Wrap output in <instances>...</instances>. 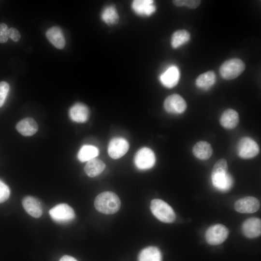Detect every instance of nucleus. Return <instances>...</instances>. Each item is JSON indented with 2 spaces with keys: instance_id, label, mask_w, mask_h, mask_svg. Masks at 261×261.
<instances>
[{
  "instance_id": "obj_1",
  "label": "nucleus",
  "mask_w": 261,
  "mask_h": 261,
  "mask_svg": "<svg viewBox=\"0 0 261 261\" xmlns=\"http://www.w3.org/2000/svg\"><path fill=\"white\" fill-rule=\"evenodd\" d=\"M121 205L118 196L112 191H104L99 194L95 198L94 206L96 209L107 215L117 212Z\"/></svg>"
},
{
  "instance_id": "obj_2",
  "label": "nucleus",
  "mask_w": 261,
  "mask_h": 261,
  "mask_svg": "<svg viewBox=\"0 0 261 261\" xmlns=\"http://www.w3.org/2000/svg\"><path fill=\"white\" fill-rule=\"evenodd\" d=\"M150 210L153 215L163 222L172 223L175 219L176 215L173 209L161 199L152 200L150 203Z\"/></svg>"
},
{
  "instance_id": "obj_3",
  "label": "nucleus",
  "mask_w": 261,
  "mask_h": 261,
  "mask_svg": "<svg viewBox=\"0 0 261 261\" xmlns=\"http://www.w3.org/2000/svg\"><path fill=\"white\" fill-rule=\"evenodd\" d=\"M245 68V64L241 59L232 58L225 61L220 66L219 72L223 78L232 80L239 76Z\"/></svg>"
},
{
  "instance_id": "obj_4",
  "label": "nucleus",
  "mask_w": 261,
  "mask_h": 261,
  "mask_svg": "<svg viewBox=\"0 0 261 261\" xmlns=\"http://www.w3.org/2000/svg\"><path fill=\"white\" fill-rule=\"evenodd\" d=\"M228 235L229 230L225 226L217 224L207 229L205 233V238L208 244L217 246L224 242Z\"/></svg>"
},
{
  "instance_id": "obj_5",
  "label": "nucleus",
  "mask_w": 261,
  "mask_h": 261,
  "mask_svg": "<svg viewBox=\"0 0 261 261\" xmlns=\"http://www.w3.org/2000/svg\"><path fill=\"white\" fill-rule=\"evenodd\" d=\"M237 151L241 158L250 159L258 155L260 148L258 144L253 139L249 137H244L238 143Z\"/></svg>"
},
{
  "instance_id": "obj_6",
  "label": "nucleus",
  "mask_w": 261,
  "mask_h": 261,
  "mask_svg": "<svg viewBox=\"0 0 261 261\" xmlns=\"http://www.w3.org/2000/svg\"><path fill=\"white\" fill-rule=\"evenodd\" d=\"M134 162L135 166L139 170L149 169L155 165V155L150 148L146 147H143L136 153Z\"/></svg>"
},
{
  "instance_id": "obj_7",
  "label": "nucleus",
  "mask_w": 261,
  "mask_h": 261,
  "mask_svg": "<svg viewBox=\"0 0 261 261\" xmlns=\"http://www.w3.org/2000/svg\"><path fill=\"white\" fill-rule=\"evenodd\" d=\"M52 219L58 223H67L72 220L75 217L73 209L66 203L58 204L49 210Z\"/></svg>"
},
{
  "instance_id": "obj_8",
  "label": "nucleus",
  "mask_w": 261,
  "mask_h": 261,
  "mask_svg": "<svg viewBox=\"0 0 261 261\" xmlns=\"http://www.w3.org/2000/svg\"><path fill=\"white\" fill-rule=\"evenodd\" d=\"M187 107L185 100L177 94L168 96L163 103V107L166 112L171 114H182L186 111Z\"/></svg>"
},
{
  "instance_id": "obj_9",
  "label": "nucleus",
  "mask_w": 261,
  "mask_h": 261,
  "mask_svg": "<svg viewBox=\"0 0 261 261\" xmlns=\"http://www.w3.org/2000/svg\"><path fill=\"white\" fill-rule=\"evenodd\" d=\"M129 148L128 141L121 137L112 139L109 143L108 153L113 159H118L124 155Z\"/></svg>"
},
{
  "instance_id": "obj_10",
  "label": "nucleus",
  "mask_w": 261,
  "mask_h": 261,
  "mask_svg": "<svg viewBox=\"0 0 261 261\" xmlns=\"http://www.w3.org/2000/svg\"><path fill=\"white\" fill-rule=\"evenodd\" d=\"M258 199L252 196H246L237 200L234 203L235 210L241 213H253L260 208Z\"/></svg>"
},
{
  "instance_id": "obj_11",
  "label": "nucleus",
  "mask_w": 261,
  "mask_h": 261,
  "mask_svg": "<svg viewBox=\"0 0 261 261\" xmlns=\"http://www.w3.org/2000/svg\"><path fill=\"white\" fill-rule=\"evenodd\" d=\"M180 72L175 65L168 67L159 76L161 84L169 88L175 87L178 84Z\"/></svg>"
},
{
  "instance_id": "obj_12",
  "label": "nucleus",
  "mask_w": 261,
  "mask_h": 261,
  "mask_svg": "<svg viewBox=\"0 0 261 261\" xmlns=\"http://www.w3.org/2000/svg\"><path fill=\"white\" fill-rule=\"evenodd\" d=\"M211 180L213 186L223 192L229 191L233 185L232 177L228 172L211 173Z\"/></svg>"
},
{
  "instance_id": "obj_13",
  "label": "nucleus",
  "mask_w": 261,
  "mask_h": 261,
  "mask_svg": "<svg viewBox=\"0 0 261 261\" xmlns=\"http://www.w3.org/2000/svg\"><path fill=\"white\" fill-rule=\"evenodd\" d=\"M244 235L249 238H254L261 235V220L257 218H250L246 219L242 225Z\"/></svg>"
},
{
  "instance_id": "obj_14",
  "label": "nucleus",
  "mask_w": 261,
  "mask_h": 261,
  "mask_svg": "<svg viewBox=\"0 0 261 261\" xmlns=\"http://www.w3.org/2000/svg\"><path fill=\"white\" fill-rule=\"evenodd\" d=\"M131 8L138 15L149 16L156 10L154 1L152 0H135L131 3Z\"/></svg>"
},
{
  "instance_id": "obj_15",
  "label": "nucleus",
  "mask_w": 261,
  "mask_h": 261,
  "mask_svg": "<svg viewBox=\"0 0 261 261\" xmlns=\"http://www.w3.org/2000/svg\"><path fill=\"white\" fill-rule=\"evenodd\" d=\"M219 122L223 128L229 130L233 129L239 124L238 113L232 109H227L221 114Z\"/></svg>"
},
{
  "instance_id": "obj_16",
  "label": "nucleus",
  "mask_w": 261,
  "mask_h": 261,
  "mask_svg": "<svg viewBox=\"0 0 261 261\" xmlns=\"http://www.w3.org/2000/svg\"><path fill=\"white\" fill-rule=\"evenodd\" d=\"M71 119L76 122L83 123L87 121L89 116V110L86 105L82 103H76L69 110Z\"/></svg>"
},
{
  "instance_id": "obj_17",
  "label": "nucleus",
  "mask_w": 261,
  "mask_h": 261,
  "mask_svg": "<svg viewBox=\"0 0 261 261\" xmlns=\"http://www.w3.org/2000/svg\"><path fill=\"white\" fill-rule=\"evenodd\" d=\"M22 205L25 211L31 216L38 218L43 213L41 204L38 200L31 196H26L22 200Z\"/></svg>"
},
{
  "instance_id": "obj_18",
  "label": "nucleus",
  "mask_w": 261,
  "mask_h": 261,
  "mask_svg": "<svg viewBox=\"0 0 261 261\" xmlns=\"http://www.w3.org/2000/svg\"><path fill=\"white\" fill-rule=\"evenodd\" d=\"M17 130L25 136L34 135L38 130V126L35 120L27 117L20 120L16 125Z\"/></svg>"
},
{
  "instance_id": "obj_19",
  "label": "nucleus",
  "mask_w": 261,
  "mask_h": 261,
  "mask_svg": "<svg viewBox=\"0 0 261 261\" xmlns=\"http://www.w3.org/2000/svg\"><path fill=\"white\" fill-rule=\"evenodd\" d=\"M46 36L56 48L61 49L64 47L65 38L61 29L59 27L54 26L49 29L46 32Z\"/></svg>"
},
{
  "instance_id": "obj_20",
  "label": "nucleus",
  "mask_w": 261,
  "mask_h": 261,
  "mask_svg": "<svg viewBox=\"0 0 261 261\" xmlns=\"http://www.w3.org/2000/svg\"><path fill=\"white\" fill-rule=\"evenodd\" d=\"M192 152L197 158L201 160H206L211 157L213 148L207 142L201 141L194 145Z\"/></svg>"
},
{
  "instance_id": "obj_21",
  "label": "nucleus",
  "mask_w": 261,
  "mask_h": 261,
  "mask_svg": "<svg viewBox=\"0 0 261 261\" xmlns=\"http://www.w3.org/2000/svg\"><path fill=\"white\" fill-rule=\"evenodd\" d=\"M162 254L160 249L150 246L143 249L139 254L138 261H162Z\"/></svg>"
},
{
  "instance_id": "obj_22",
  "label": "nucleus",
  "mask_w": 261,
  "mask_h": 261,
  "mask_svg": "<svg viewBox=\"0 0 261 261\" xmlns=\"http://www.w3.org/2000/svg\"><path fill=\"white\" fill-rule=\"evenodd\" d=\"M105 168L104 163L102 160L95 158L87 161L84 170L88 176L94 177L99 175Z\"/></svg>"
},
{
  "instance_id": "obj_23",
  "label": "nucleus",
  "mask_w": 261,
  "mask_h": 261,
  "mask_svg": "<svg viewBox=\"0 0 261 261\" xmlns=\"http://www.w3.org/2000/svg\"><path fill=\"white\" fill-rule=\"evenodd\" d=\"M216 81L215 73L210 71L199 75L196 80L195 84L198 88L207 90L214 85Z\"/></svg>"
},
{
  "instance_id": "obj_24",
  "label": "nucleus",
  "mask_w": 261,
  "mask_h": 261,
  "mask_svg": "<svg viewBox=\"0 0 261 261\" xmlns=\"http://www.w3.org/2000/svg\"><path fill=\"white\" fill-rule=\"evenodd\" d=\"M98 148L91 145H84L79 149L77 158L81 162L88 161L98 156Z\"/></svg>"
},
{
  "instance_id": "obj_25",
  "label": "nucleus",
  "mask_w": 261,
  "mask_h": 261,
  "mask_svg": "<svg viewBox=\"0 0 261 261\" xmlns=\"http://www.w3.org/2000/svg\"><path fill=\"white\" fill-rule=\"evenodd\" d=\"M101 17L102 21L108 25L116 24L119 19L117 11L113 5L105 7L101 13Z\"/></svg>"
},
{
  "instance_id": "obj_26",
  "label": "nucleus",
  "mask_w": 261,
  "mask_h": 261,
  "mask_svg": "<svg viewBox=\"0 0 261 261\" xmlns=\"http://www.w3.org/2000/svg\"><path fill=\"white\" fill-rule=\"evenodd\" d=\"M190 39L189 33L185 29L177 30L174 32L171 39V44L173 48H177Z\"/></svg>"
},
{
  "instance_id": "obj_27",
  "label": "nucleus",
  "mask_w": 261,
  "mask_h": 261,
  "mask_svg": "<svg viewBox=\"0 0 261 261\" xmlns=\"http://www.w3.org/2000/svg\"><path fill=\"white\" fill-rule=\"evenodd\" d=\"M174 4L177 6H187L191 9L197 8L201 4L199 0H175L173 1Z\"/></svg>"
},
{
  "instance_id": "obj_28",
  "label": "nucleus",
  "mask_w": 261,
  "mask_h": 261,
  "mask_svg": "<svg viewBox=\"0 0 261 261\" xmlns=\"http://www.w3.org/2000/svg\"><path fill=\"white\" fill-rule=\"evenodd\" d=\"M9 91V85L5 81L0 82V107L5 102Z\"/></svg>"
},
{
  "instance_id": "obj_29",
  "label": "nucleus",
  "mask_w": 261,
  "mask_h": 261,
  "mask_svg": "<svg viewBox=\"0 0 261 261\" xmlns=\"http://www.w3.org/2000/svg\"><path fill=\"white\" fill-rule=\"evenodd\" d=\"M10 194L8 186L0 180V203L5 202L9 198Z\"/></svg>"
},
{
  "instance_id": "obj_30",
  "label": "nucleus",
  "mask_w": 261,
  "mask_h": 261,
  "mask_svg": "<svg viewBox=\"0 0 261 261\" xmlns=\"http://www.w3.org/2000/svg\"><path fill=\"white\" fill-rule=\"evenodd\" d=\"M9 28L4 23H0V43H6L9 38Z\"/></svg>"
},
{
  "instance_id": "obj_31",
  "label": "nucleus",
  "mask_w": 261,
  "mask_h": 261,
  "mask_svg": "<svg viewBox=\"0 0 261 261\" xmlns=\"http://www.w3.org/2000/svg\"><path fill=\"white\" fill-rule=\"evenodd\" d=\"M8 37L15 42H18L21 38L19 31L14 28L9 29Z\"/></svg>"
},
{
  "instance_id": "obj_32",
  "label": "nucleus",
  "mask_w": 261,
  "mask_h": 261,
  "mask_svg": "<svg viewBox=\"0 0 261 261\" xmlns=\"http://www.w3.org/2000/svg\"><path fill=\"white\" fill-rule=\"evenodd\" d=\"M59 261H77L74 258L69 256L65 255L62 257Z\"/></svg>"
}]
</instances>
